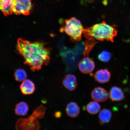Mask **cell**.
I'll return each mask as SVG.
<instances>
[{
    "label": "cell",
    "mask_w": 130,
    "mask_h": 130,
    "mask_svg": "<svg viewBox=\"0 0 130 130\" xmlns=\"http://www.w3.org/2000/svg\"><path fill=\"white\" fill-rule=\"evenodd\" d=\"M111 54L109 52L103 51L98 55V58L101 61L107 62L111 59Z\"/></svg>",
    "instance_id": "cell-18"
},
{
    "label": "cell",
    "mask_w": 130,
    "mask_h": 130,
    "mask_svg": "<svg viewBox=\"0 0 130 130\" xmlns=\"http://www.w3.org/2000/svg\"><path fill=\"white\" fill-rule=\"evenodd\" d=\"M17 49L24 58V63L30 66L32 71L38 70L43 65H47L49 62L51 48L44 42H32L19 38Z\"/></svg>",
    "instance_id": "cell-1"
},
{
    "label": "cell",
    "mask_w": 130,
    "mask_h": 130,
    "mask_svg": "<svg viewBox=\"0 0 130 130\" xmlns=\"http://www.w3.org/2000/svg\"><path fill=\"white\" fill-rule=\"evenodd\" d=\"M63 22V26L60 28V31L64 32L70 37V40L73 43L80 41L84 29L80 21L75 17H72L66 19Z\"/></svg>",
    "instance_id": "cell-3"
},
{
    "label": "cell",
    "mask_w": 130,
    "mask_h": 130,
    "mask_svg": "<svg viewBox=\"0 0 130 130\" xmlns=\"http://www.w3.org/2000/svg\"><path fill=\"white\" fill-rule=\"evenodd\" d=\"M110 77V73L107 69L99 70L94 75V78L95 81L101 84L109 82Z\"/></svg>",
    "instance_id": "cell-8"
},
{
    "label": "cell",
    "mask_w": 130,
    "mask_h": 130,
    "mask_svg": "<svg viewBox=\"0 0 130 130\" xmlns=\"http://www.w3.org/2000/svg\"><path fill=\"white\" fill-rule=\"evenodd\" d=\"M63 86L70 91H73L77 87V79L73 74H68L65 76L63 81Z\"/></svg>",
    "instance_id": "cell-9"
},
{
    "label": "cell",
    "mask_w": 130,
    "mask_h": 130,
    "mask_svg": "<svg viewBox=\"0 0 130 130\" xmlns=\"http://www.w3.org/2000/svg\"><path fill=\"white\" fill-rule=\"evenodd\" d=\"M109 96L112 101H120L125 98L122 89L116 86H114L110 89Z\"/></svg>",
    "instance_id": "cell-10"
},
{
    "label": "cell",
    "mask_w": 130,
    "mask_h": 130,
    "mask_svg": "<svg viewBox=\"0 0 130 130\" xmlns=\"http://www.w3.org/2000/svg\"><path fill=\"white\" fill-rule=\"evenodd\" d=\"M109 96V94L104 89L98 87L94 89L91 93V96L94 101L102 102L106 101Z\"/></svg>",
    "instance_id": "cell-7"
},
{
    "label": "cell",
    "mask_w": 130,
    "mask_h": 130,
    "mask_svg": "<svg viewBox=\"0 0 130 130\" xmlns=\"http://www.w3.org/2000/svg\"><path fill=\"white\" fill-rule=\"evenodd\" d=\"M28 109V106L26 103L21 102L16 105L15 109V113L19 116H24L26 115Z\"/></svg>",
    "instance_id": "cell-15"
},
{
    "label": "cell",
    "mask_w": 130,
    "mask_h": 130,
    "mask_svg": "<svg viewBox=\"0 0 130 130\" xmlns=\"http://www.w3.org/2000/svg\"><path fill=\"white\" fill-rule=\"evenodd\" d=\"M79 62L78 68L79 71L84 74H88L92 72L95 68V64L88 56H85Z\"/></svg>",
    "instance_id": "cell-6"
},
{
    "label": "cell",
    "mask_w": 130,
    "mask_h": 130,
    "mask_svg": "<svg viewBox=\"0 0 130 130\" xmlns=\"http://www.w3.org/2000/svg\"><path fill=\"white\" fill-rule=\"evenodd\" d=\"M21 92L24 95H29L33 93L35 89V84L29 79L23 81L20 86Z\"/></svg>",
    "instance_id": "cell-12"
},
{
    "label": "cell",
    "mask_w": 130,
    "mask_h": 130,
    "mask_svg": "<svg viewBox=\"0 0 130 130\" xmlns=\"http://www.w3.org/2000/svg\"><path fill=\"white\" fill-rule=\"evenodd\" d=\"M32 7L31 0H14L13 12L17 15H28Z\"/></svg>",
    "instance_id": "cell-5"
},
{
    "label": "cell",
    "mask_w": 130,
    "mask_h": 130,
    "mask_svg": "<svg viewBox=\"0 0 130 130\" xmlns=\"http://www.w3.org/2000/svg\"><path fill=\"white\" fill-rule=\"evenodd\" d=\"M46 108L43 105L37 108L28 118L20 119L18 120L16 125L17 129L38 130L40 127L37 119L43 118Z\"/></svg>",
    "instance_id": "cell-4"
},
{
    "label": "cell",
    "mask_w": 130,
    "mask_h": 130,
    "mask_svg": "<svg viewBox=\"0 0 130 130\" xmlns=\"http://www.w3.org/2000/svg\"><path fill=\"white\" fill-rule=\"evenodd\" d=\"M100 106L97 102H92L87 105V110L88 112L92 115H95L100 111Z\"/></svg>",
    "instance_id": "cell-16"
},
{
    "label": "cell",
    "mask_w": 130,
    "mask_h": 130,
    "mask_svg": "<svg viewBox=\"0 0 130 130\" xmlns=\"http://www.w3.org/2000/svg\"><path fill=\"white\" fill-rule=\"evenodd\" d=\"M55 116L57 118H59L61 116V113L60 112H57L55 113Z\"/></svg>",
    "instance_id": "cell-19"
},
{
    "label": "cell",
    "mask_w": 130,
    "mask_h": 130,
    "mask_svg": "<svg viewBox=\"0 0 130 130\" xmlns=\"http://www.w3.org/2000/svg\"><path fill=\"white\" fill-rule=\"evenodd\" d=\"M14 0H0V10L8 16L13 13Z\"/></svg>",
    "instance_id": "cell-11"
},
{
    "label": "cell",
    "mask_w": 130,
    "mask_h": 130,
    "mask_svg": "<svg viewBox=\"0 0 130 130\" xmlns=\"http://www.w3.org/2000/svg\"><path fill=\"white\" fill-rule=\"evenodd\" d=\"M99 117L101 124L108 123L111 119V112L109 110L103 109L100 112Z\"/></svg>",
    "instance_id": "cell-14"
},
{
    "label": "cell",
    "mask_w": 130,
    "mask_h": 130,
    "mask_svg": "<svg viewBox=\"0 0 130 130\" xmlns=\"http://www.w3.org/2000/svg\"><path fill=\"white\" fill-rule=\"evenodd\" d=\"M118 32L113 26L109 25L105 21L96 24L88 28L84 29L83 33L88 39H96L100 41L106 40L114 42Z\"/></svg>",
    "instance_id": "cell-2"
},
{
    "label": "cell",
    "mask_w": 130,
    "mask_h": 130,
    "mask_svg": "<svg viewBox=\"0 0 130 130\" xmlns=\"http://www.w3.org/2000/svg\"><path fill=\"white\" fill-rule=\"evenodd\" d=\"M66 113L68 116L75 118L79 115L80 113V108L75 102H71L68 104L66 107Z\"/></svg>",
    "instance_id": "cell-13"
},
{
    "label": "cell",
    "mask_w": 130,
    "mask_h": 130,
    "mask_svg": "<svg viewBox=\"0 0 130 130\" xmlns=\"http://www.w3.org/2000/svg\"><path fill=\"white\" fill-rule=\"evenodd\" d=\"M14 76L16 80L21 82L23 81L26 79L27 77V74L24 70L19 69L15 71Z\"/></svg>",
    "instance_id": "cell-17"
}]
</instances>
